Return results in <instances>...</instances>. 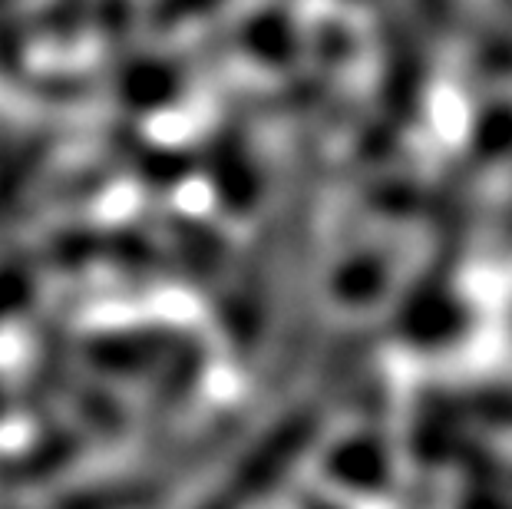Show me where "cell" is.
<instances>
[{"mask_svg":"<svg viewBox=\"0 0 512 509\" xmlns=\"http://www.w3.org/2000/svg\"><path fill=\"white\" fill-rule=\"evenodd\" d=\"M30 295H34V281H30L24 268H4V272H0V321H4L10 311L24 308Z\"/></svg>","mask_w":512,"mask_h":509,"instance_id":"cell-1","label":"cell"},{"mask_svg":"<svg viewBox=\"0 0 512 509\" xmlns=\"http://www.w3.org/2000/svg\"><path fill=\"white\" fill-rule=\"evenodd\" d=\"M4 407H7V400H4V391H0V414H4Z\"/></svg>","mask_w":512,"mask_h":509,"instance_id":"cell-2","label":"cell"}]
</instances>
